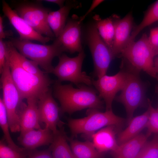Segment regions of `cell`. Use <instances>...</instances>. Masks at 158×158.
I'll return each instance as SVG.
<instances>
[{
  "instance_id": "cell-13",
  "label": "cell",
  "mask_w": 158,
  "mask_h": 158,
  "mask_svg": "<svg viewBox=\"0 0 158 158\" xmlns=\"http://www.w3.org/2000/svg\"><path fill=\"white\" fill-rule=\"evenodd\" d=\"M2 11L10 23L19 35L20 40H35L42 44L52 39L43 36L35 31L23 19L20 17L5 1H2Z\"/></svg>"
},
{
  "instance_id": "cell-7",
  "label": "cell",
  "mask_w": 158,
  "mask_h": 158,
  "mask_svg": "<svg viewBox=\"0 0 158 158\" xmlns=\"http://www.w3.org/2000/svg\"><path fill=\"white\" fill-rule=\"evenodd\" d=\"M1 74L2 99L6 111L10 130L12 132H20V114L26 104L23 101V99L12 79L6 61Z\"/></svg>"
},
{
  "instance_id": "cell-37",
  "label": "cell",
  "mask_w": 158,
  "mask_h": 158,
  "mask_svg": "<svg viewBox=\"0 0 158 158\" xmlns=\"http://www.w3.org/2000/svg\"><path fill=\"white\" fill-rule=\"evenodd\" d=\"M154 66L157 75L156 79L158 81V56L154 59Z\"/></svg>"
},
{
  "instance_id": "cell-25",
  "label": "cell",
  "mask_w": 158,
  "mask_h": 158,
  "mask_svg": "<svg viewBox=\"0 0 158 158\" xmlns=\"http://www.w3.org/2000/svg\"><path fill=\"white\" fill-rule=\"evenodd\" d=\"M158 21V0H157L153 3L145 12L141 23L131 32L128 44L134 41L137 35L144 28Z\"/></svg>"
},
{
  "instance_id": "cell-38",
  "label": "cell",
  "mask_w": 158,
  "mask_h": 158,
  "mask_svg": "<svg viewBox=\"0 0 158 158\" xmlns=\"http://www.w3.org/2000/svg\"><path fill=\"white\" fill-rule=\"evenodd\" d=\"M156 91L158 93V85L156 87ZM157 109H158V107L157 108Z\"/></svg>"
},
{
  "instance_id": "cell-31",
  "label": "cell",
  "mask_w": 158,
  "mask_h": 158,
  "mask_svg": "<svg viewBox=\"0 0 158 158\" xmlns=\"http://www.w3.org/2000/svg\"><path fill=\"white\" fill-rule=\"evenodd\" d=\"M148 41L155 56L158 54V27L151 29L149 36H148Z\"/></svg>"
},
{
  "instance_id": "cell-28",
  "label": "cell",
  "mask_w": 158,
  "mask_h": 158,
  "mask_svg": "<svg viewBox=\"0 0 158 158\" xmlns=\"http://www.w3.org/2000/svg\"><path fill=\"white\" fill-rule=\"evenodd\" d=\"M137 158H158V137L147 142L141 150Z\"/></svg>"
},
{
  "instance_id": "cell-4",
  "label": "cell",
  "mask_w": 158,
  "mask_h": 158,
  "mask_svg": "<svg viewBox=\"0 0 158 158\" xmlns=\"http://www.w3.org/2000/svg\"><path fill=\"white\" fill-rule=\"evenodd\" d=\"M9 41L20 54L37 63L46 73H52L53 59L65 51L56 39L50 45L37 44L30 40H20L18 38L10 37Z\"/></svg>"
},
{
  "instance_id": "cell-6",
  "label": "cell",
  "mask_w": 158,
  "mask_h": 158,
  "mask_svg": "<svg viewBox=\"0 0 158 158\" xmlns=\"http://www.w3.org/2000/svg\"><path fill=\"white\" fill-rule=\"evenodd\" d=\"M42 1L13 0L10 6L37 32L52 39L55 37L47 22L48 15L51 11L43 5Z\"/></svg>"
},
{
  "instance_id": "cell-27",
  "label": "cell",
  "mask_w": 158,
  "mask_h": 158,
  "mask_svg": "<svg viewBox=\"0 0 158 158\" xmlns=\"http://www.w3.org/2000/svg\"><path fill=\"white\" fill-rule=\"evenodd\" d=\"M17 56L22 68L28 73L39 76H44L47 74L39 68L38 64L35 62L25 57L18 51Z\"/></svg>"
},
{
  "instance_id": "cell-26",
  "label": "cell",
  "mask_w": 158,
  "mask_h": 158,
  "mask_svg": "<svg viewBox=\"0 0 158 158\" xmlns=\"http://www.w3.org/2000/svg\"><path fill=\"white\" fill-rule=\"evenodd\" d=\"M0 125L4 134V138L8 145L19 152H25L27 150L24 148L17 146L13 142L10 134L6 111L2 99L0 98Z\"/></svg>"
},
{
  "instance_id": "cell-12",
  "label": "cell",
  "mask_w": 158,
  "mask_h": 158,
  "mask_svg": "<svg viewBox=\"0 0 158 158\" xmlns=\"http://www.w3.org/2000/svg\"><path fill=\"white\" fill-rule=\"evenodd\" d=\"M52 92L50 88L39 98L37 105L40 123H44L45 128L54 134L58 131V128L63 126L64 123L60 119V107L53 98Z\"/></svg>"
},
{
  "instance_id": "cell-20",
  "label": "cell",
  "mask_w": 158,
  "mask_h": 158,
  "mask_svg": "<svg viewBox=\"0 0 158 158\" xmlns=\"http://www.w3.org/2000/svg\"><path fill=\"white\" fill-rule=\"evenodd\" d=\"M93 18L99 35L111 50L116 25L120 18L117 15H114L104 19H101L98 15H95Z\"/></svg>"
},
{
  "instance_id": "cell-29",
  "label": "cell",
  "mask_w": 158,
  "mask_h": 158,
  "mask_svg": "<svg viewBox=\"0 0 158 158\" xmlns=\"http://www.w3.org/2000/svg\"><path fill=\"white\" fill-rule=\"evenodd\" d=\"M147 104L149 117L147 134L150 136L152 133H158V109L153 107L149 99H147Z\"/></svg>"
},
{
  "instance_id": "cell-17",
  "label": "cell",
  "mask_w": 158,
  "mask_h": 158,
  "mask_svg": "<svg viewBox=\"0 0 158 158\" xmlns=\"http://www.w3.org/2000/svg\"><path fill=\"white\" fill-rule=\"evenodd\" d=\"M27 100V104L22 109L20 114V133L32 129L41 128L38 99L30 98Z\"/></svg>"
},
{
  "instance_id": "cell-14",
  "label": "cell",
  "mask_w": 158,
  "mask_h": 158,
  "mask_svg": "<svg viewBox=\"0 0 158 158\" xmlns=\"http://www.w3.org/2000/svg\"><path fill=\"white\" fill-rule=\"evenodd\" d=\"M81 24L79 20H69L61 34L56 38L65 51L73 54L83 51L81 41Z\"/></svg>"
},
{
  "instance_id": "cell-24",
  "label": "cell",
  "mask_w": 158,
  "mask_h": 158,
  "mask_svg": "<svg viewBox=\"0 0 158 158\" xmlns=\"http://www.w3.org/2000/svg\"><path fill=\"white\" fill-rule=\"evenodd\" d=\"M71 8L70 6L66 4L57 11L49 12L48 23L56 38L59 36L63 30Z\"/></svg>"
},
{
  "instance_id": "cell-19",
  "label": "cell",
  "mask_w": 158,
  "mask_h": 158,
  "mask_svg": "<svg viewBox=\"0 0 158 158\" xmlns=\"http://www.w3.org/2000/svg\"><path fill=\"white\" fill-rule=\"evenodd\" d=\"M149 136L140 134L134 138L118 145L111 152L114 158H137L141 150L147 142Z\"/></svg>"
},
{
  "instance_id": "cell-8",
  "label": "cell",
  "mask_w": 158,
  "mask_h": 158,
  "mask_svg": "<svg viewBox=\"0 0 158 158\" xmlns=\"http://www.w3.org/2000/svg\"><path fill=\"white\" fill-rule=\"evenodd\" d=\"M155 56L148 42V36L144 33L138 41L128 43L118 57L125 59L136 69L143 71L156 78L154 66Z\"/></svg>"
},
{
  "instance_id": "cell-2",
  "label": "cell",
  "mask_w": 158,
  "mask_h": 158,
  "mask_svg": "<svg viewBox=\"0 0 158 158\" xmlns=\"http://www.w3.org/2000/svg\"><path fill=\"white\" fill-rule=\"evenodd\" d=\"M53 94L60 104V112L71 114L86 108L98 110L103 108V102L96 90L85 84L74 87L72 83L62 85L54 81Z\"/></svg>"
},
{
  "instance_id": "cell-11",
  "label": "cell",
  "mask_w": 158,
  "mask_h": 158,
  "mask_svg": "<svg viewBox=\"0 0 158 158\" xmlns=\"http://www.w3.org/2000/svg\"><path fill=\"white\" fill-rule=\"evenodd\" d=\"M127 74L125 68L121 63L120 70L116 74L111 76L106 74L97 80L93 79L92 85L97 91L99 97L105 102L106 111L112 110L113 101L117 93L123 88Z\"/></svg>"
},
{
  "instance_id": "cell-21",
  "label": "cell",
  "mask_w": 158,
  "mask_h": 158,
  "mask_svg": "<svg viewBox=\"0 0 158 158\" xmlns=\"http://www.w3.org/2000/svg\"><path fill=\"white\" fill-rule=\"evenodd\" d=\"M149 117L147 109L142 114L133 117L129 122L128 126L119 133L117 142L118 145L134 138L139 134L144 128L147 127Z\"/></svg>"
},
{
  "instance_id": "cell-9",
  "label": "cell",
  "mask_w": 158,
  "mask_h": 158,
  "mask_svg": "<svg viewBox=\"0 0 158 158\" xmlns=\"http://www.w3.org/2000/svg\"><path fill=\"white\" fill-rule=\"evenodd\" d=\"M85 57L83 51L74 57H70L65 54L59 56V61L54 68L52 73L56 76L58 81L71 82L77 87L80 84L91 86L93 79L86 73L82 71L83 61Z\"/></svg>"
},
{
  "instance_id": "cell-1",
  "label": "cell",
  "mask_w": 158,
  "mask_h": 158,
  "mask_svg": "<svg viewBox=\"0 0 158 158\" xmlns=\"http://www.w3.org/2000/svg\"><path fill=\"white\" fill-rule=\"evenodd\" d=\"M6 61L12 79L22 98L27 99L40 97L50 88L54 81L47 75L39 76L31 74L22 67L17 56L18 51L8 40L5 41Z\"/></svg>"
},
{
  "instance_id": "cell-35",
  "label": "cell",
  "mask_w": 158,
  "mask_h": 158,
  "mask_svg": "<svg viewBox=\"0 0 158 158\" xmlns=\"http://www.w3.org/2000/svg\"><path fill=\"white\" fill-rule=\"evenodd\" d=\"M3 17L0 16V39L3 40L7 37L11 36L12 33L10 32H6L4 30L3 25Z\"/></svg>"
},
{
  "instance_id": "cell-5",
  "label": "cell",
  "mask_w": 158,
  "mask_h": 158,
  "mask_svg": "<svg viewBox=\"0 0 158 158\" xmlns=\"http://www.w3.org/2000/svg\"><path fill=\"white\" fill-rule=\"evenodd\" d=\"M121 63L126 70V78L121 93L114 99L124 105L129 122L133 117L135 110L145 101L146 86L140 78V71L125 60H123Z\"/></svg>"
},
{
  "instance_id": "cell-10",
  "label": "cell",
  "mask_w": 158,
  "mask_h": 158,
  "mask_svg": "<svg viewBox=\"0 0 158 158\" xmlns=\"http://www.w3.org/2000/svg\"><path fill=\"white\" fill-rule=\"evenodd\" d=\"M87 41L93 61V75L98 78L106 74L110 63L114 58L111 50L99 35L95 25L89 29Z\"/></svg>"
},
{
  "instance_id": "cell-18",
  "label": "cell",
  "mask_w": 158,
  "mask_h": 158,
  "mask_svg": "<svg viewBox=\"0 0 158 158\" xmlns=\"http://www.w3.org/2000/svg\"><path fill=\"white\" fill-rule=\"evenodd\" d=\"M116 126L111 125L101 129L92 136V142L99 152L104 153L108 151L115 150L118 145L116 139L117 129Z\"/></svg>"
},
{
  "instance_id": "cell-36",
  "label": "cell",
  "mask_w": 158,
  "mask_h": 158,
  "mask_svg": "<svg viewBox=\"0 0 158 158\" xmlns=\"http://www.w3.org/2000/svg\"><path fill=\"white\" fill-rule=\"evenodd\" d=\"M43 1L54 3L59 6L60 8L63 7L64 5L65 1L63 0H45Z\"/></svg>"
},
{
  "instance_id": "cell-32",
  "label": "cell",
  "mask_w": 158,
  "mask_h": 158,
  "mask_svg": "<svg viewBox=\"0 0 158 158\" xmlns=\"http://www.w3.org/2000/svg\"><path fill=\"white\" fill-rule=\"evenodd\" d=\"M26 158H53L49 149L44 150H29Z\"/></svg>"
},
{
  "instance_id": "cell-16",
  "label": "cell",
  "mask_w": 158,
  "mask_h": 158,
  "mask_svg": "<svg viewBox=\"0 0 158 158\" xmlns=\"http://www.w3.org/2000/svg\"><path fill=\"white\" fill-rule=\"evenodd\" d=\"M133 20L132 13L130 12L118 21L111 49L114 58L118 57L127 44L133 28Z\"/></svg>"
},
{
  "instance_id": "cell-34",
  "label": "cell",
  "mask_w": 158,
  "mask_h": 158,
  "mask_svg": "<svg viewBox=\"0 0 158 158\" xmlns=\"http://www.w3.org/2000/svg\"><path fill=\"white\" fill-rule=\"evenodd\" d=\"M102 0H93L92 3L89 9L86 12L85 14L82 16L79 20V22L81 23L87 16L92 12L98 5L103 1Z\"/></svg>"
},
{
  "instance_id": "cell-30",
  "label": "cell",
  "mask_w": 158,
  "mask_h": 158,
  "mask_svg": "<svg viewBox=\"0 0 158 158\" xmlns=\"http://www.w3.org/2000/svg\"><path fill=\"white\" fill-rule=\"evenodd\" d=\"M28 151L25 152H19L0 141V158H26Z\"/></svg>"
},
{
  "instance_id": "cell-3",
  "label": "cell",
  "mask_w": 158,
  "mask_h": 158,
  "mask_svg": "<svg viewBox=\"0 0 158 158\" xmlns=\"http://www.w3.org/2000/svg\"><path fill=\"white\" fill-rule=\"evenodd\" d=\"M86 114L87 116L82 118L68 119V125L71 133V138L81 134L86 140L90 141L97 130L111 125L119 128L124 122L123 118L115 114L112 110L102 112L97 109H88Z\"/></svg>"
},
{
  "instance_id": "cell-22",
  "label": "cell",
  "mask_w": 158,
  "mask_h": 158,
  "mask_svg": "<svg viewBox=\"0 0 158 158\" xmlns=\"http://www.w3.org/2000/svg\"><path fill=\"white\" fill-rule=\"evenodd\" d=\"M54 138L49 149L53 158H75L68 142V137L63 126L58 128L54 134Z\"/></svg>"
},
{
  "instance_id": "cell-23",
  "label": "cell",
  "mask_w": 158,
  "mask_h": 158,
  "mask_svg": "<svg viewBox=\"0 0 158 158\" xmlns=\"http://www.w3.org/2000/svg\"><path fill=\"white\" fill-rule=\"evenodd\" d=\"M68 140L75 158H104V153L98 151L90 140L82 142L69 138Z\"/></svg>"
},
{
  "instance_id": "cell-33",
  "label": "cell",
  "mask_w": 158,
  "mask_h": 158,
  "mask_svg": "<svg viewBox=\"0 0 158 158\" xmlns=\"http://www.w3.org/2000/svg\"><path fill=\"white\" fill-rule=\"evenodd\" d=\"M6 45L5 41L0 39V73L1 74L6 62Z\"/></svg>"
},
{
  "instance_id": "cell-15",
  "label": "cell",
  "mask_w": 158,
  "mask_h": 158,
  "mask_svg": "<svg viewBox=\"0 0 158 158\" xmlns=\"http://www.w3.org/2000/svg\"><path fill=\"white\" fill-rule=\"evenodd\" d=\"M54 136L51 131L45 128L32 129L20 133L18 140L24 149L32 150L40 146L51 144Z\"/></svg>"
}]
</instances>
